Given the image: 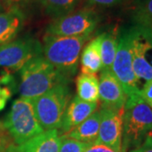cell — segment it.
I'll list each match as a JSON object with an SVG mask.
<instances>
[{"mask_svg": "<svg viewBox=\"0 0 152 152\" xmlns=\"http://www.w3.org/2000/svg\"><path fill=\"white\" fill-rule=\"evenodd\" d=\"M8 10H10V9L7 5L5 1L4 0H0V14L4 13V12Z\"/></svg>", "mask_w": 152, "mask_h": 152, "instance_id": "28", "label": "cell"}, {"mask_svg": "<svg viewBox=\"0 0 152 152\" xmlns=\"http://www.w3.org/2000/svg\"><path fill=\"white\" fill-rule=\"evenodd\" d=\"M44 11L51 16L59 18L75 10L81 0H38Z\"/></svg>", "mask_w": 152, "mask_h": 152, "instance_id": "19", "label": "cell"}, {"mask_svg": "<svg viewBox=\"0 0 152 152\" xmlns=\"http://www.w3.org/2000/svg\"><path fill=\"white\" fill-rule=\"evenodd\" d=\"M4 129V126H3V124H0V129Z\"/></svg>", "mask_w": 152, "mask_h": 152, "instance_id": "29", "label": "cell"}, {"mask_svg": "<svg viewBox=\"0 0 152 152\" xmlns=\"http://www.w3.org/2000/svg\"><path fill=\"white\" fill-rule=\"evenodd\" d=\"M77 96L88 102H99V79L96 75L80 73L76 79Z\"/></svg>", "mask_w": 152, "mask_h": 152, "instance_id": "17", "label": "cell"}, {"mask_svg": "<svg viewBox=\"0 0 152 152\" xmlns=\"http://www.w3.org/2000/svg\"><path fill=\"white\" fill-rule=\"evenodd\" d=\"M69 84L57 85L43 95L31 100L36 117L44 131L58 130L60 128L64 114L72 98Z\"/></svg>", "mask_w": 152, "mask_h": 152, "instance_id": "4", "label": "cell"}, {"mask_svg": "<svg viewBox=\"0 0 152 152\" xmlns=\"http://www.w3.org/2000/svg\"><path fill=\"white\" fill-rule=\"evenodd\" d=\"M4 130V129H0V152L4 151V147H5V138H4V135L3 134V131Z\"/></svg>", "mask_w": 152, "mask_h": 152, "instance_id": "27", "label": "cell"}, {"mask_svg": "<svg viewBox=\"0 0 152 152\" xmlns=\"http://www.w3.org/2000/svg\"><path fill=\"white\" fill-rule=\"evenodd\" d=\"M99 22L97 12L91 8H85L55 19L48 26L46 34L59 37L90 36Z\"/></svg>", "mask_w": 152, "mask_h": 152, "instance_id": "6", "label": "cell"}, {"mask_svg": "<svg viewBox=\"0 0 152 152\" xmlns=\"http://www.w3.org/2000/svg\"><path fill=\"white\" fill-rule=\"evenodd\" d=\"M128 96L112 71L102 70L99 77L101 108L120 110L124 107Z\"/></svg>", "mask_w": 152, "mask_h": 152, "instance_id": "11", "label": "cell"}, {"mask_svg": "<svg viewBox=\"0 0 152 152\" xmlns=\"http://www.w3.org/2000/svg\"><path fill=\"white\" fill-rule=\"evenodd\" d=\"M101 118H102L101 111L96 110L83 123L61 137L69 138L78 141L94 145L99 133Z\"/></svg>", "mask_w": 152, "mask_h": 152, "instance_id": "14", "label": "cell"}, {"mask_svg": "<svg viewBox=\"0 0 152 152\" xmlns=\"http://www.w3.org/2000/svg\"><path fill=\"white\" fill-rule=\"evenodd\" d=\"M3 126L18 145L44 132L36 117L31 101L22 97L13 102Z\"/></svg>", "mask_w": 152, "mask_h": 152, "instance_id": "5", "label": "cell"}, {"mask_svg": "<svg viewBox=\"0 0 152 152\" xmlns=\"http://www.w3.org/2000/svg\"><path fill=\"white\" fill-rule=\"evenodd\" d=\"M132 20L134 26L152 27V0H135L132 8Z\"/></svg>", "mask_w": 152, "mask_h": 152, "instance_id": "20", "label": "cell"}, {"mask_svg": "<svg viewBox=\"0 0 152 152\" xmlns=\"http://www.w3.org/2000/svg\"><path fill=\"white\" fill-rule=\"evenodd\" d=\"M62 138L58 129L44 131L14 148V152H59Z\"/></svg>", "mask_w": 152, "mask_h": 152, "instance_id": "13", "label": "cell"}, {"mask_svg": "<svg viewBox=\"0 0 152 152\" xmlns=\"http://www.w3.org/2000/svg\"><path fill=\"white\" fill-rule=\"evenodd\" d=\"M129 152H152V134L147 137L141 145L132 149Z\"/></svg>", "mask_w": 152, "mask_h": 152, "instance_id": "23", "label": "cell"}, {"mask_svg": "<svg viewBox=\"0 0 152 152\" xmlns=\"http://www.w3.org/2000/svg\"><path fill=\"white\" fill-rule=\"evenodd\" d=\"M89 4L99 7H112L121 2V0H86Z\"/></svg>", "mask_w": 152, "mask_h": 152, "instance_id": "24", "label": "cell"}, {"mask_svg": "<svg viewBox=\"0 0 152 152\" xmlns=\"http://www.w3.org/2000/svg\"><path fill=\"white\" fill-rule=\"evenodd\" d=\"M82 74L96 75L102 69L101 55V35L92 39L83 49L80 54Z\"/></svg>", "mask_w": 152, "mask_h": 152, "instance_id": "15", "label": "cell"}, {"mask_svg": "<svg viewBox=\"0 0 152 152\" xmlns=\"http://www.w3.org/2000/svg\"><path fill=\"white\" fill-rule=\"evenodd\" d=\"M99 107V102H88L74 96L70 101L61 122L58 134L60 136L74 129L87 119Z\"/></svg>", "mask_w": 152, "mask_h": 152, "instance_id": "12", "label": "cell"}, {"mask_svg": "<svg viewBox=\"0 0 152 152\" xmlns=\"http://www.w3.org/2000/svg\"><path fill=\"white\" fill-rule=\"evenodd\" d=\"M10 10L15 9L20 10V8L27 5L31 0H4Z\"/></svg>", "mask_w": 152, "mask_h": 152, "instance_id": "25", "label": "cell"}, {"mask_svg": "<svg viewBox=\"0 0 152 152\" xmlns=\"http://www.w3.org/2000/svg\"><path fill=\"white\" fill-rule=\"evenodd\" d=\"M91 145V144L78 141L69 138H62L59 152H85Z\"/></svg>", "mask_w": 152, "mask_h": 152, "instance_id": "21", "label": "cell"}, {"mask_svg": "<svg viewBox=\"0 0 152 152\" xmlns=\"http://www.w3.org/2000/svg\"><path fill=\"white\" fill-rule=\"evenodd\" d=\"M118 33L116 31H108L101 34V55L102 61V70L112 71L118 48Z\"/></svg>", "mask_w": 152, "mask_h": 152, "instance_id": "18", "label": "cell"}, {"mask_svg": "<svg viewBox=\"0 0 152 152\" xmlns=\"http://www.w3.org/2000/svg\"><path fill=\"white\" fill-rule=\"evenodd\" d=\"M43 53L42 44L30 37L13 40L0 46V68L9 73L20 71L35 58Z\"/></svg>", "mask_w": 152, "mask_h": 152, "instance_id": "8", "label": "cell"}, {"mask_svg": "<svg viewBox=\"0 0 152 152\" xmlns=\"http://www.w3.org/2000/svg\"><path fill=\"white\" fill-rule=\"evenodd\" d=\"M19 92L22 98L32 100L62 83H69L43 56L35 58L20 70Z\"/></svg>", "mask_w": 152, "mask_h": 152, "instance_id": "3", "label": "cell"}, {"mask_svg": "<svg viewBox=\"0 0 152 152\" xmlns=\"http://www.w3.org/2000/svg\"><path fill=\"white\" fill-rule=\"evenodd\" d=\"M102 118L98 136L94 145H102L117 152L122 151L123 115L124 108L120 110L100 108Z\"/></svg>", "mask_w": 152, "mask_h": 152, "instance_id": "10", "label": "cell"}, {"mask_svg": "<svg viewBox=\"0 0 152 152\" xmlns=\"http://www.w3.org/2000/svg\"><path fill=\"white\" fill-rule=\"evenodd\" d=\"M112 73L118 80L124 92L129 96L140 95L139 80L133 69V58L131 51L130 29H124L118 33V48L112 67Z\"/></svg>", "mask_w": 152, "mask_h": 152, "instance_id": "7", "label": "cell"}, {"mask_svg": "<svg viewBox=\"0 0 152 152\" xmlns=\"http://www.w3.org/2000/svg\"><path fill=\"white\" fill-rule=\"evenodd\" d=\"M24 16L20 10L12 9L0 14V46L13 41L20 31Z\"/></svg>", "mask_w": 152, "mask_h": 152, "instance_id": "16", "label": "cell"}, {"mask_svg": "<svg viewBox=\"0 0 152 152\" xmlns=\"http://www.w3.org/2000/svg\"><path fill=\"white\" fill-rule=\"evenodd\" d=\"M151 31H152V27H151Z\"/></svg>", "mask_w": 152, "mask_h": 152, "instance_id": "31", "label": "cell"}, {"mask_svg": "<svg viewBox=\"0 0 152 152\" xmlns=\"http://www.w3.org/2000/svg\"><path fill=\"white\" fill-rule=\"evenodd\" d=\"M1 93H2V88L0 87V95H1Z\"/></svg>", "mask_w": 152, "mask_h": 152, "instance_id": "30", "label": "cell"}, {"mask_svg": "<svg viewBox=\"0 0 152 152\" xmlns=\"http://www.w3.org/2000/svg\"><path fill=\"white\" fill-rule=\"evenodd\" d=\"M85 152H117L114 150L102 145H91Z\"/></svg>", "mask_w": 152, "mask_h": 152, "instance_id": "26", "label": "cell"}, {"mask_svg": "<svg viewBox=\"0 0 152 152\" xmlns=\"http://www.w3.org/2000/svg\"><path fill=\"white\" fill-rule=\"evenodd\" d=\"M131 33L133 69L139 80L152 79V31L150 28L134 26Z\"/></svg>", "mask_w": 152, "mask_h": 152, "instance_id": "9", "label": "cell"}, {"mask_svg": "<svg viewBox=\"0 0 152 152\" xmlns=\"http://www.w3.org/2000/svg\"><path fill=\"white\" fill-rule=\"evenodd\" d=\"M140 95L152 109V79L145 83L143 88L140 89Z\"/></svg>", "mask_w": 152, "mask_h": 152, "instance_id": "22", "label": "cell"}, {"mask_svg": "<svg viewBox=\"0 0 152 152\" xmlns=\"http://www.w3.org/2000/svg\"><path fill=\"white\" fill-rule=\"evenodd\" d=\"M152 134V109L140 95L129 96L124 107L122 151L126 152Z\"/></svg>", "mask_w": 152, "mask_h": 152, "instance_id": "2", "label": "cell"}, {"mask_svg": "<svg viewBox=\"0 0 152 152\" xmlns=\"http://www.w3.org/2000/svg\"><path fill=\"white\" fill-rule=\"evenodd\" d=\"M91 35L82 37H59L45 35L43 38V57L63 75L70 80L75 75L79 60L85 44Z\"/></svg>", "mask_w": 152, "mask_h": 152, "instance_id": "1", "label": "cell"}]
</instances>
